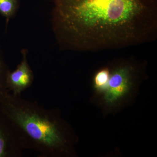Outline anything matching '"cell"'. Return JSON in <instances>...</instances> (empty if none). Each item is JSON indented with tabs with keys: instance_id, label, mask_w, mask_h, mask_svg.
I'll return each instance as SVG.
<instances>
[{
	"instance_id": "6da1fadb",
	"label": "cell",
	"mask_w": 157,
	"mask_h": 157,
	"mask_svg": "<svg viewBox=\"0 0 157 157\" xmlns=\"http://www.w3.org/2000/svg\"><path fill=\"white\" fill-rule=\"evenodd\" d=\"M61 50L118 49L155 41L157 0H52Z\"/></svg>"
},
{
	"instance_id": "7a4b0ae2",
	"label": "cell",
	"mask_w": 157,
	"mask_h": 157,
	"mask_svg": "<svg viewBox=\"0 0 157 157\" xmlns=\"http://www.w3.org/2000/svg\"><path fill=\"white\" fill-rule=\"evenodd\" d=\"M13 118L32 138L49 147H56L63 140L54 124L36 113L22 110L12 112Z\"/></svg>"
},
{
	"instance_id": "3957f363",
	"label": "cell",
	"mask_w": 157,
	"mask_h": 157,
	"mask_svg": "<svg viewBox=\"0 0 157 157\" xmlns=\"http://www.w3.org/2000/svg\"><path fill=\"white\" fill-rule=\"evenodd\" d=\"M110 70V77L104 92V100L106 104L113 105L129 92L137 70L135 65L128 62L121 63Z\"/></svg>"
},
{
	"instance_id": "277c9868",
	"label": "cell",
	"mask_w": 157,
	"mask_h": 157,
	"mask_svg": "<svg viewBox=\"0 0 157 157\" xmlns=\"http://www.w3.org/2000/svg\"><path fill=\"white\" fill-rule=\"evenodd\" d=\"M29 50L22 48L21 50L22 60L18 65L16 70L12 73L9 72L7 78L8 85L13 88L22 89L28 86L33 78V74L27 62V54Z\"/></svg>"
},
{
	"instance_id": "5b68a950",
	"label": "cell",
	"mask_w": 157,
	"mask_h": 157,
	"mask_svg": "<svg viewBox=\"0 0 157 157\" xmlns=\"http://www.w3.org/2000/svg\"><path fill=\"white\" fill-rule=\"evenodd\" d=\"M19 7V0H0V15L6 18V26L17 14Z\"/></svg>"
},
{
	"instance_id": "8992f818",
	"label": "cell",
	"mask_w": 157,
	"mask_h": 157,
	"mask_svg": "<svg viewBox=\"0 0 157 157\" xmlns=\"http://www.w3.org/2000/svg\"><path fill=\"white\" fill-rule=\"evenodd\" d=\"M110 73L109 67L101 68L96 73L94 78V85L98 92H105L108 86Z\"/></svg>"
},
{
	"instance_id": "52a82bcc",
	"label": "cell",
	"mask_w": 157,
	"mask_h": 157,
	"mask_svg": "<svg viewBox=\"0 0 157 157\" xmlns=\"http://www.w3.org/2000/svg\"><path fill=\"white\" fill-rule=\"evenodd\" d=\"M9 72L4 61L0 45V103L6 99V88L8 86L7 78Z\"/></svg>"
},
{
	"instance_id": "ba28073f",
	"label": "cell",
	"mask_w": 157,
	"mask_h": 157,
	"mask_svg": "<svg viewBox=\"0 0 157 157\" xmlns=\"http://www.w3.org/2000/svg\"><path fill=\"white\" fill-rule=\"evenodd\" d=\"M6 138L0 127V157H4L6 154Z\"/></svg>"
}]
</instances>
